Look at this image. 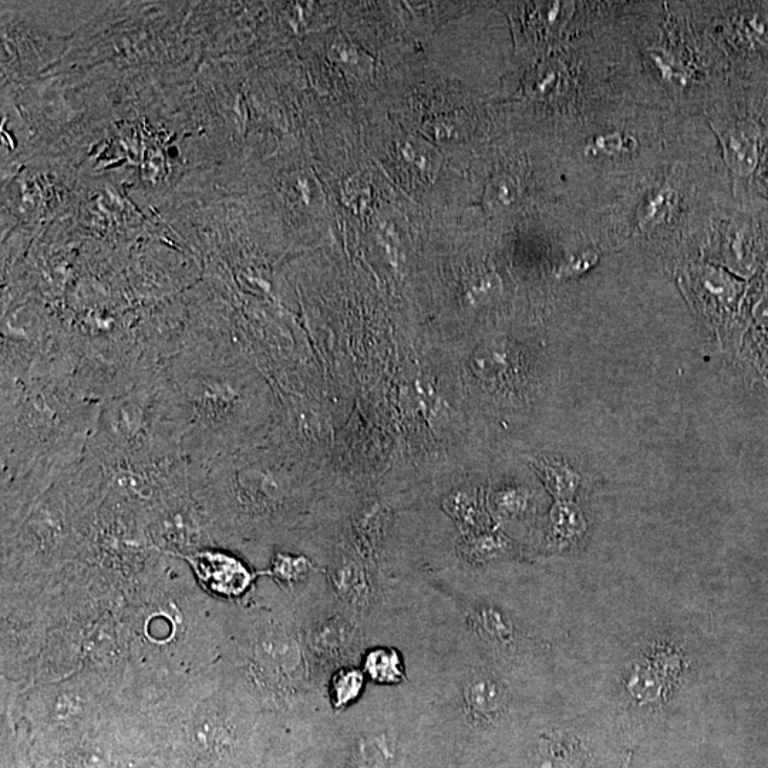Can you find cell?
I'll return each mask as SVG.
<instances>
[{
	"label": "cell",
	"mask_w": 768,
	"mask_h": 768,
	"mask_svg": "<svg viewBox=\"0 0 768 768\" xmlns=\"http://www.w3.org/2000/svg\"><path fill=\"white\" fill-rule=\"evenodd\" d=\"M156 386L154 413L161 446L207 466L252 443L271 410L255 370L220 355H183Z\"/></svg>",
	"instance_id": "1"
},
{
	"label": "cell",
	"mask_w": 768,
	"mask_h": 768,
	"mask_svg": "<svg viewBox=\"0 0 768 768\" xmlns=\"http://www.w3.org/2000/svg\"><path fill=\"white\" fill-rule=\"evenodd\" d=\"M180 557L191 565L204 588L225 598L244 594L255 578L244 562L215 549H198Z\"/></svg>",
	"instance_id": "2"
},
{
	"label": "cell",
	"mask_w": 768,
	"mask_h": 768,
	"mask_svg": "<svg viewBox=\"0 0 768 768\" xmlns=\"http://www.w3.org/2000/svg\"><path fill=\"white\" fill-rule=\"evenodd\" d=\"M724 160L737 177L749 178L759 167L760 134L751 123H729L714 127Z\"/></svg>",
	"instance_id": "3"
},
{
	"label": "cell",
	"mask_w": 768,
	"mask_h": 768,
	"mask_svg": "<svg viewBox=\"0 0 768 768\" xmlns=\"http://www.w3.org/2000/svg\"><path fill=\"white\" fill-rule=\"evenodd\" d=\"M690 279L695 282V291L700 301L713 303L719 308L732 306L743 289V285L732 275L727 274L723 269L709 265L693 268Z\"/></svg>",
	"instance_id": "4"
},
{
	"label": "cell",
	"mask_w": 768,
	"mask_h": 768,
	"mask_svg": "<svg viewBox=\"0 0 768 768\" xmlns=\"http://www.w3.org/2000/svg\"><path fill=\"white\" fill-rule=\"evenodd\" d=\"M679 208V195L672 185L663 184L646 195L638 208V225L643 231H652L670 224Z\"/></svg>",
	"instance_id": "5"
},
{
	"label": "cell",
	"mask_w": 768,
	"mask_h": 768,
	"mask_svg": "<svg viewBox=\"0 0 768 768\" xmlns=\"http://www.w3.org/2000/svg\"><path fill=\"white\" fill-rule=\"evenodd\" d=\"M464 702L476 716L487 717L498 713L504 704V690L487 676H474L464 687Z\"/></svg>",
	"instance_id": "6"
},
{
	"label": "cell",
	"mask_w": 768,
	"mask_h": 768,
	"mask_svg": "<svg viewBox=\"0 0 768 768\" xmlns=\"http://www.w3.org/2000/svg\"><path fill=\"white\" fill-rule=\"evenodd\" d=\"M362 665L366 677L382 685H396L406 677L402 656L392 648L379 646L367 650Z\"/></svg>",
	"instance_id": "7"
},
{
	"label": "cell",
	"mask_w": 768,
	"mask_h": 768,
	"mask_svg": "<svg viewBox=\"0 0 768 768\" xmlns=\"http://www.w3.org/2000/svg\"><path fill=\"white\" fill-rule=\"evenodd\" d=\"M648 56L656 72L666 83L672 84L677 89H685L693 82L692 67L675 49L665 46L650 47Z\"/></svg>",
	"instance_id": "8"
},
{
	"label": "cell",
	"mask_w": 768,
	"mask_h": 768,
	"mask_svg": "<svg viewBox=\"0 0 768 768\" xmlns=\"http://www.w3.org/2000/svg\"><path fill=\"white\" fill-rule=\"evenodd\" d=\"M534 466L549 493L559 501H568L575 494L579 485V476L567 463L541 458L535 461Z\"/></svg>",
	"instance_id": "9"
},
{
	"label": "cell",
	"mask_w": 768,
	"mask_h": 768,
	"mask_svg": "<svg viewBox=\"0 0 768 768\" xmlns=\"http://www.w3.org/2000/svg\"><path fill=\"white\" fill-rule=\"evenodd\" d=\"M366 686V675L363 670L348 666L339 669L330 679V702L336 709L352 706L362 696Z\"/></svg>",
	"instance_id": "10"
},
{
	"label": "cell",
	"mask_w": 768,
	"mask_h": 768,
	"mask_svg": "<svg viewBox=\"0 0 768 768\" xmlns=\"http://www.w3.org/2000/svg\"><path fill=\"white\" fill-rule=\"evenodd\" d=\"M521 197V187L517 178L511 174L495 175L484 192V202L491 211L501 212L517 204Z\"/></svg>",
	"instance_id": "11"
},
{
	"label": "cell",
	"mask_w": 768,
	"mask_h": 768,
	"mask_svg": "<svg viewBox=\"0 0 768 768\" xmlns=\"http://www.w3.org/2000/svg\"><path fill=\"white\" fill-rule=\"evenodd\" d=\"M638 146V141L622 131L599 134L592 138L588 144V154L592 157L615 158L633 153Z\"/></svg>",
	"instance_id": "12"
},
{
	"label": "cell",
	"mask_w": 768,
	"mask_h": 768,
	"mask_svg": "<svg viewBox=\"0 0 768 768\" xmlns=\"http://www.w3.org/2000/svg\"><path fill=\"white\" fill-rule=\"evenodd\" d=\"M454 520L461 524L464 530H478L481 527V510L474 494L460 491L446 503Z\"/></svg>",
	"instance_id": "13"
},
{
	"label": "cell",
	"mask_w": 768,
	"mask_h": 768,
	"mask_svg": "<svg viewBox=\"0 0 768 768\" xmlns=\"http://www.w3.org/2000/svg\"><path fill=\"white\" fill-rule=\"evenodd\" d=\"M552 530L562 540H569L584 528L581 512L568 501H559L551 512Z\"/></svg>",
	"instance_id": "14"
},
{
	"label": "cell",
	"mask_w": 768,
	"mask_h": 768,
	"mask_svg": "<svg viewBox=\"0 0 768 768\" xmlns=\"http://www.w3.org/2000/svg\"><path fill=\"white\" fill-rule=\"evenodd\" d=\"M335 582L340 594L353 601V604L365 598V576L352 562H345L336 569Z\"/></svg>",
	"instance_id": "15"
},
{
	"label": "cell",
	"mask_w": 768,
	"mask_h": 768,
	"mask_svg": "<svg viewBox=\"0 0 768 768\" xmlns=\"http://www.w3.org/2000/svg\"><path fill=\"white\" fill-rule=\"evenodd\" d=\"M349 633L346 623L330 622L328 626L320 629L316 636H313V642L323 652L340 653L345 649L343 646L346 645V642H350Z\"/></svg>",
	"instance_id": "16"
},
{
	"label": "cell",
	"mask_w": 768,
	"mask_h": 768,
	"mask_svg": "<svg viewBox=\"0 0 768 768\" xmlns=\"http://www.w3.org/2000/svg\"><path fill=\"white\" fill-rule=\"evenodd\" d=\"M309 568L311 564L305 558L292 555L278 554L272 562V574L286 582L299 581L308 574Z\"/></svg>",
	"instance_id": "17"
},
{
	"label": "cell",
	"mask_w": 768,
	"mask_h": 768,
	"mask_svg": "<svg viewBox=\"0 0 768 768\" xmlns=\"http://www.w3.org/2000/svg\"><path fill=\"white\" fill-rule=\"evenodd\" d=\"M598 262V254L594 251H586L584 254L576 256L567 266H564L562 272L564 275H581L591 269Z\"/></svg>",
	"instance_id": "18"
},
{
	"label": "cell",
	"mask_w": 768,
	"mask_h": 768,
	"mask_svg": "<svg viewBox=\"0 0 768 768\" xmlns=\"http://www.w3.org/2000/svg\"><path fill=\"white\" fill-rule=\"evenodd\" d=\"M754 318L761 326L768 328V296L757 303L756 308H754Z\"/></svg>",
	"instance_id": "19"
}]
</instances>
